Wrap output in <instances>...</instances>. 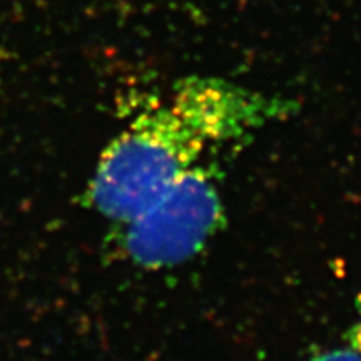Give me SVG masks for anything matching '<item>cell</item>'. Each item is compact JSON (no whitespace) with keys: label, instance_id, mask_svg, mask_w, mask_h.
I'll list each match as a JSON object with an SVG mask.
<instances>
[{"label":"cell","instance_id":"cell-1","mask_svg":"<svg viewBox=\"0 0 361 361\" xmlns=\"http://www.w3.org/2000/svg\"><path fill=\"white\" fill-rule=\"evenodd\" d=\"M291 111L293 102L223 79L179 80L168 99L139 112L109 142L89 184V201L104 218L124 224L214 149Z\"/></svg>","mask_w":361,"mask_h":361},{"label":"cell","instance_id":"cell-2","mask_svg":"<svg viewBox=\"0 0 361 361\" xmlns=\"http://www.w3.org/2000/svg\"><path fill=\"white\" fill-rule=\"evenodd\" d=\"M223 213L214 171L196 166L121 224V246L139 268L178 266L196 256L214 236L223 224Z\"/></svg>","mask_w":361,"mask_h":361},{"label":"cell","instance_id":"cell-3","mask_svg":"<svg viewBox=\"0 0 361 361\" xmlns=\"http://www.w3.org/2000/svg\"><path fill=\"white\" fill-rule=\"evenodd\" d=\"M310 361H361V353L355 346H348V348L324 351V353H319Z\"/></svg>","mask_w":361,"mask_h":361},{"label":"cell","instance_id":"cell-4","mask_svg":"<svg viewBox=\"0 0 361 361\" xmlns=\"http://www.w3.org/2000/svg\"><path fill=\"white\" fill-rule=\"evenodd\" d=\"M356 350L361 353V295H360V303H358V319H356V326L353 331V345Z\"/></svg>","mask_w":361,"mask_h":361}]
</instances>
